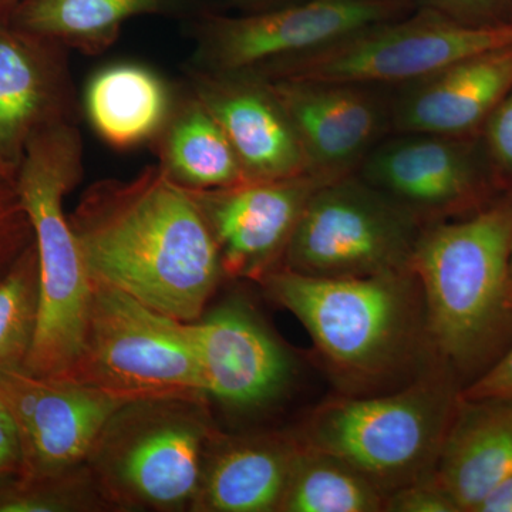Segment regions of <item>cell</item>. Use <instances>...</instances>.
<instances>
[{"label":"cell","mask_w":512,"mask_h":512,"mask_svg":"<svg viewBox=\"0 0 512 512\" xmlns=\"http://www.w3.org/2000/svg\"><path fill=\"white\" fill-rule=\"evenodd\" d=\"M20 0H0V23H5L3 20L10 19L13 10L16 9Z\"/></svg>","instance_id":"1f68e13d"},{"label":"cell","mask_w":512,"mask_h":512,"mask_svg":"<svg viewBox=\"0 0 512 512\" xmlns=\"http://www.w3.org/2000/svg\"><path fill=\"white\" fill-rule=\"evenodd\" d=\"M457 386L437 362L397 392L322 404L293 437L345 461L389 495L433 473L460 400Z\"/></svg>","instance_id":"5b68a950"},{"label":"cell","mask_w":512,"mask_h":512,"mask_svg":"<svg viewBox=\"0 0 512 512\" xmlns=\"http://www.w3.org/2000/svg\"><path fill=\"white\" fill-rule=\"evenodd\" d=\"M234 2L241 3V5L254 6L259 10H266L276 8L278 0H234Z\"/></svg>","instance_id":"d6a6232c"},{"label":"cell","mask_w":512,"mask_h":512,"mask_svg":"<svg viewBox=\"0 0 512 512\" xmlns=\"http://www.w3.org/2000/svg\"><path fill=\"white\" fill-rule=\"evenodd\" d=\"M175 94L150 67L114 63L93 74L83 109L104 143L130 150L156 138L173 110Z\"/></svg>","instance_id":"44dd1931"},{"label":"cell","mask_w":512,"mask_h":512,"mask_svg":"<svg viewBox=\"0 0 512 512\" xmlns=\"http://www.w3.org/2000/svg\"><path fill=\"white\" fill-rule=\"evenodd\" d=\"M66 47L0 23V175L15 181L39 131L79 123Z\"/></svg>","instance_id":"5bb4252c"},{"label":"cell","mask_w":512,"mask_h":512,"mask_svg":"<svg viewBox=\"0 0 512 512\" xmlns=\"http://www.w3.org/2000/svg\"><path fill=\"white\" fill-rule=\"evenodd\" d=\"M402 0H308L242 16H201L191 67L255 73L390 22Z\"/></svg>","instance_id":"30bf717a"},{"label":"cell","mask_w":512,"mask_h":512,"mask_svg":"<svg viewBox=\"0 0 512 512\" xmlns=\"http://www.w3.org/2000/svg\"><path fill=\"white\" fill-rule=\"evenodd\" d=\"M258 282L302 323L330 372L352 389L403 376L430 349L423 292L412 268L319 278L278 266Z\"/></svg>","instance_id":"3957f363"},{"label":"cell","mask_w":512,"mask_h":512,"mask_svg":"<svg viewBox=\"0 0 512 512\" xmlns=\"http://www.w3.org/2000/svg\"><path fill=\"white\" fill-rule=\"evenodd\" d=\"M433 476L458 512H476L512 476V397H460Z\"/></svg>","instance_id":"ffe728a7"},{"label":"cell","mask_w":512,"mask_h":512,"mask_svg":"<svg viewBox=\"0 0 512 512\" xmlns=\"http://www.w3.org/2000/svg\"><path fill=\"white\" fill-rule=\"evenodd\" d=\"M510 296L512 305V239H511V258H510Z\"/></svg>","instance_id":"e575fe53"},{"label":"cell","mask_w":512,"mask_h":512,"mask_svg":"<svg viewBox=\"0 0 512 512\" xmlns=\"http://www.w3.org/2000/svg\"><path fill=\"white\" fill-rule=\"evenodd\" d=\"M113 511L87 463L43 476L0 480V512Z\"/></svg>","instance_id":"d4e9b609"},{"label":"cell","mask_w":512,"mask_h":512,"mask_svg":"<svg viewBox=\"0 0 512 512\" xmlns=\"http://www.w3.org/2000/svg\"><path fill=\"white\" fill-rule=\"evenodd\" d=\"M208 399L131 400L107 421L86 463L113 511L190 510L212 426Z\"/></svg>","instance_id":"8992f818"},{"label":"cell","mask_w":512,"mask_h":512,"mask_svg":"<svg viewBox=\"0 0 512 512\" xmlns=\"http://www.w3.org/2000/svg\"><path fill=\"white\" fill-rule=\"evenodd\" d=\"M188 89L220 123L248 181L315 171L284 106L262 77L190 67Z\"/></svg>","instance_id":"9a60e30c"},{"label":"cell","mask_w":512,"mask_h":512,"mask_svg":"<svg viewBox=\"0 0 512 512\" xmlns=\"http://www.w3.org/2000/svg\"><path fill=\"white\" fill-rule=\"evenodd\" d=\"M460 397L466 400L512 397V343L490 369L461 389Z\"/></svg>","instance_id":"83f0119b"},{"label":"cell","mask_w":512,"mask_h":512,"mask_svg":"<svg viewBox=\"0 0 512 512\" xmlns=\"http://www.w3.org/2000/svg\"><path fill=\"white\" fill-rule=\"evenodd\" d=\"M22 470V448L15 420L0 400V480L18 476Z\"/></svg>","instance_id":"f546056e"},{"label":"cell","mask_w":512,"mask_h":512,"mask_svg":"<svg viewBox=\"0 0 512 512\" xmlns=\"http://www.w3.org/2000/svg\"><path fill=\"white\" fill-rule=\"evenodd\" d=\"M208 400L235 410L261 409L288 389V352L248 306L228 302L187 322Z\"/></svg>","instance_id":"4fadbf2b"},{"label":"cell","mask_w":512,"mask_h":512,"mask_svg":"<svg viewBox=\"0 0 512 512\" xmlns=\"http://www.w3.org/2000/svg\"><path fill=\"white\" fill-rule=\"evenodd\" d=\"M262 79L284 106L313 170L343 175L376 140L382 113L357 86Z\"/></svg>","instance_id":"e0dca14e"},{"label":"cell","mask_w":512,"mask_h":512,"mask_svg":"<svg viewBox=\"0 0 512 512\" xmlns=\"http://www.w3.org/2000/svg\"><path fill=\"white\" fill-rule=\"evenodd\" d=\"M510 45L512 23L467 26L429 13L380 23L252 74L348 86L412 84L467 57Z\"/></svg>","instance_id":"9c48e42d"},{"label":"cell","mask_w":512,"mask_h":512,"mask_svg":"<svg viewBox=\"0 0 512 512\" xmlns=\"http://www.w3.org/2000/svg\"><path fill=\"white\" fill-rule=\"evenodd\" d=\"M82 177L79 123H63L32 137L15 178L39 258V322L25 363L33 375L67 377L82 352L93 281L63 208Z\"/></svg>","instance_id":"277c9868"},{"label":"cell","mask_w":512,"mask_h":512,"mask_svg":"<svg viewBox=\"0 0 512 512\" xmlns=\"http://www.w3.org/2000/svg\"><path fill=\"white\" fill-rule=\"evenodd\" d=\"M67 379L134 397H205L187 322L93 281L82 352Z\"/></svg>","instance_id":"52a82bcc"},{"label":"cell","mask_w":512,"mask_h":512,"mask_svg":"<svg viewBox=\"0 0 512 512\" xmlns=\"http://www.w3.org/2000/svg\"><path fill=\"white\" fill-rule=\"evenodd\" d=\"M181 8L183 0H20L9 25L84 55H100L128 20Z\"/></svg>","instance_id":"603a6c76"},{"label":"cell","mask_w":512,"mask_h":512,"mask_svg":"<svg viewBox=\"0 0 512 512\" xmlns=\"http://www.w3.org/2000/svg\"><path fill=\"white\" fill-rule=\"evenodd\" d=\"M512 204L421 232L412 259L431 353L468 383L512 343Z\"/></svg>","instance_id":"7a4b0ae2"},{"label":"cell","mask_w":512,"mask_h":512,"mask_svg":"<svg viewBox=\"0 0 512 512\" xmlns=\"http://www.w3.org/2000/svg\"><path fill=\"white\" fill-rule=\"evenodd\" d=\"M336 177L340 175L313 171L217 190H187L210 225L224 275L258 282L281 266L313 192Z\"/></svg>","instance_id":"7c38bea8"},{"label":"cell","mask_w":512,"mask_h":512,"mask_svg":"<svg viewBox=\"0 0 512 512\" xmlns=\"http://www.w3.org/2000/svg\"><path fill=\"white\" fill-rule=\"evenodd\" d=\"M453 2L460 3V5H480V3L487 2V0H453Z\"/></svg>","instance_id":"836d02e7"},{"label":"cell","mask_w":512,"mask_h":512,"mask_svg":"<svg viewBox=\"0 0 512 512\" xmlns=\"http://www.w3.org/2000/svg\"><path fill=\"white\" fill-rule=\"evenodd\" d=\"M476 512H512V476L497 485L481 501Z\"/></svg>","instance_id":"4dcf8cb0"},{"label":"cell","mask_w":512,"mask_h":512,"mask_svg":"<svg viewBox=\"0 0 512 512\" xmlns=\"http://www.w3.org/2000/svg\"><path fill=\"white\" fill-rule=\"evenodd\" d=\"M419 218L365 181L340 175L306 204L281 266L319 278H362L412 268Z\"/></svg>","instance_id":"ba28073f"},{"label":"cell","mask_w":512,"mask_h":512,"mask_svg":"<svg viewBox=\"0 0 512 512\" xmlns=\"http://www.w3.org/2000/svg\"><path fill=\"white\" fill-rule=\"evenodd\" d=\"M512 89V45L451 64L409 84L394 123L407 134L458 137L491 116Z\"/></svg>","instance_id":"ac0fdd59"},{"label":"cell","mask_w":512,"mask_h":512,"mask_svg":"<svg viewBox=\"0 0 512 512\" xmlns=\"http://www.w3.org/2000/svg\"><path fill=\"white\" fill-rule=\"evenodd\" d=\"M362 180L417 218L444 215L476 200L480 184L456 137L407 134L366 157Z\"/></svg>","instance_id":"2e32d148"},{"label":"cell","mask_w":512,"mask_h":512,"mask_svg":"<svg viewBox=\"0 0 512 512\" xmlns=\"http://www.w3.org/2000/svg\"><path fill=\"white\" fill-rule=\"evenodd\" d=\"M128 396L67 377L33 375L25 367L0 372L22 448V476L59 473L86 463L97 437Z\"/></svg>","instance_id":"8fae6325"},{"label":"cell","mask_w":512,"mask_h":512,"mask_svg":"<svg viewBox=\"0 0 512 512\" xmlns=\"http://www.w3.org/2000/svg\"><path fill=\"white\" fill-rule=\"evenodd\" d=\"M299 444L293 436H212L190 511L279 512Z\"/></svg>","instance_id":"d6986e66"},{"label":"cell","mask_w":512,"mask_h":512,"mask_svg":"<svg viewBox=\"0 0 512 512\" xmlns=\"http://www.w3.org/2000/svg\"><path fill=\"white\" fill-rule=\"evenodd\" d=\"M386 511L458 512V508L430 473L387 495Z\"/></svg>","instance_id":"4316f807"},{"label":"cell","mask_w":512,"mask_h":512,"mask_svg":"<svg viewBox=\"0 0 512 512\" xmlns=\"http://www.w3.org/2000/svg\"><path fill=\"white\" fill-rule=\"evenodd\" d=\"M165 174L190 190H217L248 181L220 123L190 89L175 94L173 110L151 141Z\"/></svg>","instance_id":"7402d4cb"},{"label":"cell","mask_w":512,"mask_h":512,"mask_svg":"<svg viewBox=\"0 0 512 512\" xmlns=\"http://www.w3.org/2000/svg\"><path fill=\"white\" fill-rule=\"evenodd\" d=\"M67 217L92 281L181 322L204 315L225 276L200 207L158 164L96 181Z\"/></svg>","instance_id":"6da1fadb"},{"label":"cell","mask_w":512,"mask_h":512,"mask_svg":"<svg viewBox=\"0 0 512 512\" xmlns=\"http://www.w3.org/2000/svg\"><path fill=\"white\" fill-rule=\"evenodd\" d=\"M386 498L345 461L299 444L279 512H379Z\"/></svg>","instance_id":"cb8c5ba5"},{"label":"cell","mask_w":512,"mask_h":512,"mask_svg":"<svg viewBox=\"0 0 512 512\" xmlns=\"http://www.w3.org/2000/svg\"><path fill=\"white\" fill-rule=\"evenodd\" d=\"M487 141L494 160L512 174V89L487 119Z\"/></svg>","instance_id":"f1b7e54d"},{"label":"cell","mask_w":512,"mask_h":512,"mask_svg":"<svg viewBox=\"0 0 512 512\" xmlns=\"http://www.w3.org/2000/svg\"><path fill=\"white\" fill-rule=\"evenodd\" d=\"M40 276L35 242L0 278V372L25 367L39 322Z\"/></svg>","instance_id":"484cf974"}]
</instances>
